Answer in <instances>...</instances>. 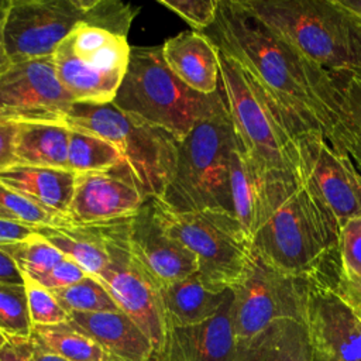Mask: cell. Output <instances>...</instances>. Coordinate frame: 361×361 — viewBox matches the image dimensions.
<instances>
[{
    "instance_id": "484cf974",
    "label": "cell",
    "mask_w": 361,
    "mask_h": 361,
    "mask_svg": "<svg viewBox=\"0 0 361 361\" xmlns=\"http://www.w3.org/2000/svg\"><path fill=\"white\" fill-rule=\"evenodd\" d=\"M35 231L90 276L97 278L109 262L104 238L97 226H78L62 221L55 226L35 228Z\"/></svg>"
},
{
    "instance_id": "d6986e66",
    "label": "cell",
    "mask_w": 361,
    "mask_h": 361,
    "mask_svg": "<svg viewBox=\"0 0 361 361\" xmlns=\"http://www.w3.org/2000/svg\"><path fill=\"white\" fill-rule=\"evenodd\" d=\"M230 289L220 310L209 320L185 327H169L166 361H233L237 338L231 322Z\"/></svg>"
},
{
    "instance_id": "277c9868",
    "label": "cell",
    "mask_w": 361,
    "mask_h": 361,
    "mask_svg": "<svg viewBox=\"0 0 361 361\" xmlns=\"http://www.w3.org/2000/svg\"><path fill=\"white\" fill-rule=\"evenodd\" d=\"M111 103L180 141L226 100L221 87L213 94L188 87L165 63L161 47H131L126 75Z\"/></svg>"
},
{
    "instance_id": "b9f144b4",
    "label": "cell",
    "mask_w": 361,
    "mask_h": 361,
    "mask_svg": "<svg viewBox=\"0 0 361 361\" xmlns=\"http://www.w3.org/2000/svg\"><path fill=\"white\" fill-rule=\"evenodd\" d=\"M8 4H10V0H0V71L4 69L10 63V59H8L6 48H4V38H3Z\"/></svg>"
},
{
    "instance_id": "7c38bea8",
    "label": "cell",
    "mask_w": 361,
    "mask_h": 361,
    "mask_svg": "<svg viewBox=\"0 0 361 361\" xmlns=\"http://www.w3.org/2000/svg\"><path fill=\"white\" fill-rule=\"evenodd\" d=\"M94 0H10L4 48L10 62L52 56L82 23H89Z\"/></svg>"
},
{
    "instance_id": "d4e9b609",
    "label": "cell",
    "mask_w": 361,
    "mask_h": 361,
    "mask_svg": "<svg viewBox=\"0 0 361 361\" xmlns=\"http://www.w3.org/2000/svg\"><path fill=\"white\" fill-rule=\"evenodd\" d=\"M69 127L65 123H20L14 161L20 165L68 169Z\"/></svg>"
},
{
    "instance_id": "7a4b0ae2",
    "label": "cell",
    "mask_w": 361,
    "mask_h": 361,
    "mask_svg": "<svg viewBox=\"0 0 361 361\" xmlns=\"http://www.w3.org/2000/svg\"><path fill=\"white\" fill-rule=\"evenodd\" d=\"M340 223L305 180L252 235V251L282 274L331 283L340 269Z\"/></svg>"
},
{
    "instance_id": "e0dca14e",
    "label": "cell",
    "mask_w": 361,
    "mask_h": 361,
    "mask_svg": "<svg viewBox=\"0 0 361 361\" xmlns=\"http://www.w3.org/2000/svg\"><path fill=\"white\" fill-rule=\"evenodd\" d=\"M127 240L134 258L161 286L197 272L195 255L175 240L157 219L152 199L147 200L127 220Z\"/></svg>"
},
{
    "instance_id": "bcb514c9",
    "label": "cell",
    "mask_w": 361,
    "mask_h": 361,
    "mask_svg": "<svg viewBox=\"0 0 361 361\" xmlns=\"http://www.w3.org/2000/svg\"><path fill=\"white\" fill-rule=\"evenodd\" d=\"M0 219H6V220H14L13 219V216L7 212V210H4L1 206H0Z\"/></svg>"
},
{
    "instance_id": "ee69618b",
    "label": "cell",
    "mask_w": 361,
    "mask_h": 361,
    "mask_svg": "<svg viewBox=\"0 0 361 361\" xmlns=\"http://www.w3.org/2000/svg\"><path fill=\"white\" fill-rule=\"evenodd\" d=\"M0 361H27V358L10 341L6 340L0 345Z\"/></svg>"
},
{
    "instance_id": "4fadbf2b",
    "label": "cell",
    "mask_w": 361,
    "mask_h": 361,
    "mask_svg": "<svg viewBox=\"0 0 361 361\" xmlns=\"http://www.w3.org/2000/svg\"><path fill=\"white\" fill-rule=\"evenodd\" d=\"M73 104L52 56L10 62L0 71V111L17 121L63 123Z\"/></svg>"
},
{
    "instance_id": "5bb4252c",
    "label": "cell",
    "mask_w": 361,
    "mask_h": 361,
    "mask_svg": "<svg viewBox=\"0 0 361 361\" xmlns=\"http://www.w3.org/2000/svg\"><path fill=\"white\" fill-rule=\"evenodd\" d=\"M295 137L303 178L340 227L361 217V171L348 152L336 148L319 133H300Z\"/></svg>"
},
{
    "instance_id": "603a6c76",
    "label": "cell",
    "mask_w": 361,
    "mask_h": 361,
    "mask_svg": "<svg viewBox=\"0 0 361 361\" xmlns=\"http://www.w3.org/2000/svg\"><path fill=\"white\" fill-rule=\"evenodd\" d=\"M230 289L214 290L196 274L161 288V298L169 327H185L213 317Z\"/></svg>"
},
{
    "instance_id": "f546056e",
    "label": "cell",
    "mask_w": 361,
    "mask_h": 361,
    "mask_svg": "<svg viewBox=\"0 0 361 361\" xmlns=\"http://www.w3.org/2000/svg\"><path fill=\"white\" fill-rule=\"evenodd\" d=\"M59 305L68 312L96 313V312H116L120 310L107 288L96 276H85L82 281L52 290Z\"/></svg>"
},
{
    "instance_id": "44dd1931",
    "label": "cell",
    "mask_w": 361,
    "mask_h": 361,
    "mask_svg": "<svg viewBox=\"0 0 361 361\" xmlns=\"http://www.w3.org/2000/svg\"><path fill=\"white\" fill-rule=\"evenodd\" d=\"M165 63L192 90L213 94L220 89L217 47L199 31H182L161 45Z\"/></svg>"
},
{
    "instance_id": "7dc6e473",
    "label": "cell",
    "mask_w": 361,
    "mask_h": 361,
    "mask_svg": "<svg viewBox=\"0 0 361 361\" xmlns=\"http://www.w3.org/2000/svg\"><path fill=\"white\" fill-rule=\"evenodd\" d=\"M0 121H17V120H14L13 117H10V116H7V114H4V113L0 111ZM20 123H21V121H20Z\"/></svg>"
},
{
    "instance_id": "7402d4cb",
    "label": "cell",
    "mask_w": 361,
    "mask_h": 361,
    "mask_svg": "<svg viewBox=\"0 0 361 361\" xmlns=\"http://www.w3.org/2000/svg\"><path fill=\"white\" fill-rule=\"evenodd\" d=\"M76 173L69 169L14 164L0 171V183L66 219Z\"/></svg>"
},
{
    "instance_id": "6da1fadb",
    "label": "cell",
    "mask_w": 361,
    "mask_h": 361,
    "mask_svg": "<svg viewBox=\"0 0 361 361\" xmlns=\"http://www.w3.org/2000/svg\"><path fill=\"white\" fill-rule=\"evenodd\" d=\"M203 34L265 92L295 135L319 133L347 151L353 127L343 86L258 18L243 0H219Z\"/></svg>"
},
{
    "instance_id": "2e32d148",
    "label": "cell",
    "mask_w": 361,
    "mask_h": 361,
    "mask_svg": "<svg viewBox=\"0 0 361 361\" xmlns=\"http://www.w3.org/2000/svg\"><path fill=\"white\" fill-rule=\"evenodd\" d=\"M149 200L126 162L96 172L76 173L66 220L78 226H103L133 217Z\"/></svg>"
},
{
    "instance_id": "3957f363",
    "label": "cell",
    "mask_w": 361,
    "mask_h": 361,
    "mask_svg": "<svg viewBox=\"0 0 361 361\" xmlns=\"http://www.w3.org/2000/svg\"><path fill=\"white\" fill-rule=\"evenodd\" d=\"M220 87L241 151L262 173L286 182L303 180L296 137L261 86L219 51Z\"/></svg>"
},
{
    "instance_id": "d590c367",
    "label": "cell",
    "mask_w": 361,
    "mask_h": 361,
    "mask_svg": "<svg viewBox=\"0 0 361 361\" xmlns=\"http://www.w3.org/2000/svg\"><path fill=\"white\" fill-rule=\"evenodd\" d=\"M85 276L87 274L76 262L63 257L49 272L34 281L49 290H58L82 281Z\"/></svg>"
},
{
    "instance_id": "7bdbcfd3",
    "label": "cell",
    "mask_w": 361,
    "mask_h": 361,
    "mask_svg": "<svg viewBox=\"0 0 361 361\" xmlns=\"http://www.w3.org/2000/svg\"><path fill=\"white\" fill-rule=\"evenodd\" d=\"M347 152L357 165V168L361 171V128H354L351 133V137L347 142Z\"/></svg>"
},
{
    "instance_id": "83f0119b",
    "label": "cell",
    "mask_w": 361,
    "mask_h": 361,
    "mask_svg": "<svg viewBox=\"0 0 361 361\" xmlns=\"http://www.w3.org/2000/svg\"><path fill=\"white\" fill-rule=\"evenodd\" d=\"M120 162H124L120 152L109 141L87 131L69 128V171L75 173L106 171Z\"/></svg>"
},
{
    "instance_id": "4316f807",
    "label": "cell",
    "mask_w": 361,
    "mask_h": 361,
    "mask_svg": "<svg viewBox=\"0 0 361 361\" xmlns=\"http://www.w3.org/2000/svg\"><path fill=\"white\" fill-rule=\"evenodd\" d=\"M45 350L68 361H106L107 353L92 338L73 330L66 323L32 326L30 333Z\"/></svg>"
},
{
    "instance_id": "e575fe53",
    "label": "cell",
    "mask_w": 361,
    "mask_h": 361,
    "mask_svg": "<svg viewBox=\"0 0 361 361\" xmlns=\"http://www.w3.org/2000/svg\"><path fill=\"white\" fill-rule=\"evenodd\" d=\"M158 3L178 14L193 31L199 32L213 24L219 7V0H158Z\"/></svg>"
},
{
    "instance_id": "9a60e30c",
    "label": "cell",
    "mask_w": 361,
    "mask_h": 361,
    "mask_svg": "<svg viewBox=\"0 0 361 361\" xmlns=\"http://www.w3.org/2000/svg\"><path fill=\"white\" fill-rule=\"evenodd\" d=\"M312 361H361V313L322 279H312L305 302Z\"/></svg>"
},
{
    "instance_id": "ac0fdd59",
    "label": "cell",
    "mask_w": 361,
    "mask_h": 361,
    "mask_svg": "<svg viewBox=\"0 0 361 361\" xmlns=\"http://www.w3.org/2000/svg\"><path fill=\"white\" fill-rule=\"evenodd\" d=\"M300 183L274 179L262 173L245 157L237 141L230 162L231 209L251 238Z\"/></svg>"
},
{
    "instance_id": "f1b7e54d",
    "label": "cell",
    "mask_w": 361,
    "mask_h": 361,
    "mask_svg": "<svg viewBox=\"0 0 361 361\" xmlns=\"http://www.w3.org/2000/svg\"><path fill=\"white\" fill-rule=\"evenodd\" d=\"M0 248L11 258L23 275L38 279L49 272L63 255L39 234L16 243L1 244Z\"/></svg>"
},
{
    "instance_id": "30bf717a",
    "label": "cell",
    "mask_w": 361,
    "mask_h": 361,
    "mask_svg": "<svg viewBox=\"0 0 361 361\" xmlns=\"http://www.w3.org/2000/svg\"><path fill=\"white\" fill-rule=\"evenodd\" d=\"M127 220L97 226L109 254V262L97 278L118 309L148 337L154 348V361H166L169 326L161 298L162 286L131 254Z\"/></svg>"
},
{
    "instance_id": "60d3db41",
    "label": "cell",
    "mask_w": 361,
    "mask_h": 361,
    "mask_svg": "<svg viewBox=\"0 0 361 361\" xmlns=\"http://www.w3.org/2000/svg\"><path fill=\"white\" fill-rule=\"evenodd\" d=\"M0 281L23 283V275L11 258L0 248Z\"/></svg>"
},
{
    "instance_id": "1f68e13d",
    "label": "cell",
    "mask_w": 361,
    "mask_h": 361,
    "mask_svg": "<svg viewBox=\"0 0 361 361\" xmlns=\"http://www.w3.org/2000/svg\"><path fill=\"white\" fill-rule=\"evenodd\" d=\"M23 282L32 326H55L68 322L69 313L59 305L52 290L44 288L27 275H23Z\"/></svg>"
},
{
    "instance_id": "836d02e7",
    "label": "cell",
    "mask_w": 361,
    "mask_h": 361,
    "mask_svg": "<svg viewBox=\"0 0 361 361\" xmlns=\"http://www.w3.org/2000/svg\"><path fill=\"white\" fill-rule=\"evenodd\" d=\"M338 261L340 271L336 279L361 281V217L351 219L341 226Z\"/></svg>"
},
{
    "instance_id": "8fae6325",
    "label": "cell",
    "mask_w": 361,
    "mask_h": 361,
    "mask_svg": "<svg viewBox=\"0 0 361 361\" xmlns=\"http://www.w3.org/2000/svg\"><path fill=\"white\" fill-rule=\"evenodd\" d=\"M310 281L282 274L254 252L247 272L231 288V322L237 341L257 336L278 320L303 322Z\"/></svg>"
},
{
    "instance_id": "f35d334b",
    "label": "cell",
    "mask_w": 361,
    "mask_h": 361,
    "mask_svg": "<svg viewBox=\"0 0 361 361\" xmlns=\"http://www.w3.org/2000/svg\"><path fill=\"white\" fill-rule=\"evenodd\" d=\"M20 121H0V171L14 165V141Z\"/></svg>"
},
{
    "instance_id": "9c48e42d",
    "label": "cell",
    "mask_w": 361,
    "mask_h": 361,
    "mask_svg": "<svg viewBox=\"0 0 361 361\" xmlns=\"http://www.w3.org/2000/svg\"><path fill=\"white\" fill-rule=\"evenodd\" d=\"M126 35L103 27L79 24L54 52L56 73L75 104H109L130 62Z\"/></svg>"
},
{
    "instance_id": "c3c4849f",
    "label": "cell",
    "mask_w": 361,
    "mask_h": 361,
    "mask_svg": "<svg viewBox=\"0 0 361 361\" xmlns=\"http://www.w3.org/2000/svg\"><path fill=\"white\" fill-rule=\"evenodd\" d=\"M106 361H121V360H118V358H114V357H110V355H109V358H107Z\"/></svg>"
},
{
    "instance_id": "681fc988",
    "label": "cell",
    "mask_w": 361,
    "mask_h": 361,
    "mask_svg": "<svg viewBox=\"0 0 361 361\" xmlns=\"http://www.w3.org/2000/svg\"><path fill=\"white\" fill-rule=\"evenodd\" d=\"M4 341H6V337H0V345H1Z\"/></svg>"
},
{
    "instance_id": "74e56055",
    "label": "cell",
    "mask_w": 361,
    "mask_h": 361,
    "mask_svg": "<svg viewBox=\"0 0 361 361\" xmlns=\"http://www.w3.org/2000/svg\"><path fill=\"white\" fill-rule=\"evenodd\" d=\"M25 358L27 361H68L48 350H45L34 337H6Z\"/></svg>"
},
{
    "instance_id": "52a82bcc",
    "label": "cell",
    "mask_w": 361,
    "mask_h": 361,
    "mask_svg": "<svg viewBox=\"0 0 361 361\" xmlns=\"http://www.w3.org/2000/svg\"><path fill=\"white\" fill-rule=\"evenodd\" d=\"M63 123L114 145L147 199L161 197L175 168V137L118 110L113 103L73 104Z\"/></svg>"
},
{
    "instance_id": "d6a6232c",
    "label": "cell",
    "mask_w": 361,
    "mask_h": 361,
    "mask_svg": "<svg viewBox=\"0 0 361 361\" xmlns=\"http://www.w3.org/2000/svg\"><path fill=\"white\" fill-rule=\"evenodd\" d=\"M0 206L7 210L16 221H21L32 228H39L45 226H55L62 221H68L59 217L23 193L13 190L0 183Z\"/></svg>"
},
{
    "instance_id": "cb8c5ba5",
    "label": "cell",
    "mask_w": 361,
    "mask_h": 361,
    "mask_svg": "<svg viewBox=\"0 0 361 361\" xmlns=\"http://www.w3.org/2000/svg\"><path fill=\"white\" fill-rule=\"evenodd\" d=\"M233 361H312L303 322L278 320L257 336L237 341Z\"/></svg>"
},
{
    "instance_id": "8d00e7d4",
    "label": "cell",
    "mask_w": 361,
    "mask_h": 361,
    "mask_svg": "<svg viewBox=\"0 0 361 361\" xmlns=\"http://www.w3.org/2000/svg\"><path fill=\"white\" fill-rule=\"evenodd\" d=\"M348 120L353 128H361V76L350 75L343 85Z\"/></svg>"
},
{
    "instance_id": "ab89813d",
    "label": "cell",
    "mask_w": 361,
    "mask_h": 361,
    "mask_svg": "<svg viewBox=\"0 0 361 361\" xmlns=\"http://www.w3.org/2000/svg\"><path fill=\"white\" fill-rule=\"evenodd\" d=\"M35 234V228L16 220L0 219V245L23 241Z\"/></svg>"
},
{
    "instance_id": "f907efd6",
    "label": "cell",
    "mask_w": 361,
    "mask_h": 361,
    "mask_svg": "<svg viewBox=\"0 0 361 361\" xmlns=\"http://www.w3.org/2000/svg\"><path fill=\"white\" fill-rule=\"evenodd\" d=\"M0 337H4V336H3V334H1V333H0Z\"/></svg>"
},
{
    "instance_id": "ffe728a7",
    "label": "cell",
    "mask_w": 361,
    "mask_h": 361,
    "mask_svg": "<svg viewBox=\"0 0 361 361\" xmlns=\"http://www.w3.org/2000/svg\"><path fill=\"white\" fill-rule=\"evenodd\" d=\"M66 324L121 361H154V348L141 329L121 310L71 312Z\"/></svg>"
},
{
    "instance_id": "5b68a950",
    "label": "cell",
    "mask_w": 361,
    "mask_h": 361,
    "mask_svg": "<svg viewBox=\"0 0 361 361\" xmlns=\"http://www.w3.org/2000/svg\"><path fill=\"white\" fill-rule=\"evenodd\" d=\"M307 59L361 76V24L337 0H243Z\"/></svg>"
},
{
    "instance_id": "8992f818",
    "label": "cell",
    "mask_w": 361,
    "mask_h": 361,
    "mask_svg": "<svg viewBox=\"0 0 361 361\" xmlns=\"http://www.w3.org/2000/svg\"><path fill=\"white\" fill-rule=\"evenodd\" d=\"M235 147L237 137L224 104L178 141L172 176L157 200L178 213L207 209L233 213L230 162Z\"/></svg>"
},
{
    "instance_id": "816d5d0a",
    "label": "cell",
    "mask_w": 361,
    "mask_h": 361,
    "mask_svg": "<svg viewBox=\"0 0 361 361\" xmlns=\"http://www.w3.org/2000/svg\"><path fill=\"white\" fill-rule=\"evenodd\" d=\"M358 310H360V313H361V309H358Z\"/></svg>"
},
{
    "instance_id": "4dcf8cb0",
    "label": "cell",
    "mask_w": 361,
    "mask_h": 361,
    "mask_svg": "<svg viewBox=\"0 0 361 361\" xmlns=\"http://www.w3.org/2000/svg\"><path fill=\"white\" fill-rule=\"evenodd\" d=\"M31 330L24 282L0 281V333L4 337H28Z\"/></svg>"
},
{
    "instance_id": "ba28073f",
    "label": "cell",
    "mask_w": 361,
    "mask_h": 361,
    "mask_svg": "<svg viewBox=\"0 0 361 361\" xmlns=\"http://www.w3.org/2000/svg\"><path fill=\"white\" fill-rule=\"evenodd\" d=\"M162 227L196 258L197 275L214 290L231 289L252 261L248 233L231 212L207 209L178 213L152 199Z\"/></svg>"
},
{
    "instance_id": "f6af8a7d",
    "label": "cell",
    "mask_w": 361,
    "mask_h": 361,
    "mask_svg": "<svg viewBox=\"0 0 361 361\" xmlns=\"http://www.w3.org/2000/svg\"><path fill=\"white\" fill-rule=\"evenodd\" d=\"M337 3L361 24V0H337Z\"/></svg>"
}]
</instances>
